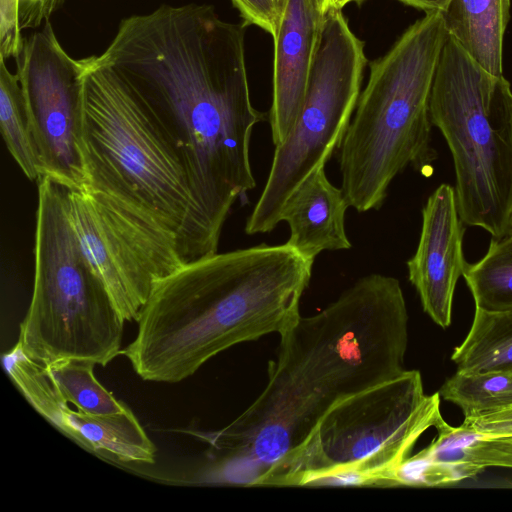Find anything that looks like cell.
Wrapping results in <instances>:
<instances>
[{"label": "cell", "mask_w": 512, "mask_h": 512, "mask_svg": "<svg viewBox=\"0 0 512 512\" xmlns=\"http://www.w3.org/2000/svg\"><path fill=\"white\" fill-rule=\"evenodd\" d=\"M318 2L323 12H325L328 0H318Z\"/></svg>", "instance_id": "cell-29"}, {"label": "cell", "mask_w": 512, "mask_h": 512, "mask_svg": "<svg viewBox=\"0 0 512 512\" xmlns=\"http://www.w3.org/2000/svg\"><path fill=\"white\" fill-rule=\"evenodd\" d=\"M3 362L30 405L83 449L115 463H154L155 445L130 408L111 416L73 410L55 391L44 366L26 357L17 344Z\"/></svg>", "instance_id": "cell-12"}, {"label": "cell", "mask_w": 512, "mask_h": 512, "mask_svg": "<svg viewBox=\"0 0 512 512\" xmlns=\"http://www.w3.org/2000/svg\"><path fill=\"white\" fill-rule=\"evenodd\" d=\"M69 216L125 321H137L155 285L186 264L173 238L99 192L69 189Z\"/></svg>", "instance_id": "cell-10"}, {"label": "cell", "mask_w": 512, "mask_h": 512, "mask_svg": "<svg viewBox=\"0 0 512 512\" xmlns=\"http://www.w3.org/2000/svg\"><path fill=\"white\" fill-rule=\"evenodd\" d=\"M95 365L90 361L65 359L43 366L60 398L77 410L98 416L124 413L129 407L96 379Z\"/></svg>", "instance_id": "cell-20"}, {"label": "cell", "mask_w": 512, "mask_h": 512, "mask_svg": "<svg viewBox=\"0 0 512 512\" xmlns=\"http://www.w3.org/2000/svg\"><path fill=\"white\" fill-rule=\"evenodd\" d=\"M245 27L221 19L208 4H163L121 20L106 50L95 56L176 144L218 241L234 203L256 186L250 139L267 118L250 98Z\"/></svg>", "instance_id": "cell-1"}, {"label": "cell", "mask_w": 512, "mask_h": 512, "mask_svg": "<svg viewBox=\"0 0 512 512\" xmlns=\"http://www.w3.org/2000/svg\"><path fill=\"white\" fill-rule=\"evenodd\" d=\"M451 360L461 373L512 371V309L475 307L470 330Z\"/></svg>", "instance_id": "cell-18"}, {"label": "cell", "mask_w": 512, "mask_h": 512, "mask_svg": "<svg viewBox=\"0 0 512 512\" xmlns=\"http://www.w3.org/2000/svg\"><path fill=\"white\" fill-rule=\"evenodd\" d=\"M348 207L342 189L329 181L325 165L320 166L298 185L282 209L280 219L290 229L287 243L314 260L323 251L349 249Z\"/></svg>", "instance_id": "cell-15"}, {"label": "cell", "mask_w": 512, "mask_h": 512, "mask_svg": "<svg viewBox=\"0 0 512 512\" xmlns=\"http://www.w3.org/2000/svg\"><path fill=\"white\" fill-rule=\"evenodd\" d=\"M463 277L476 308L512 309V235L492 238L486 254L476 263H467Z\"/></svg>", "instance_id": "cell-21"}, {"label": "cell", "mask_w": 512, "mask_h": 512, "mask_svg": "<svg viewBox=\"0 0 512 512\" xmlns=\"http://www.w3.org/2000/svg\"><path fill=\"white\" fill-rule=\"evenodd\" d=\"M82 190L99 192L173 238L187 264L218 251L182 156L148 107L95 56L82 59Z\"/></svg>", "instance_id": "cell-4"}, {"label": "cell", "mask_w": 512, "mask_h": 512, "mask_svg": "<svg viewBox=\"0 0 512 512\" xmlns=\"http://www.w3.org/2000/svg\"><path fill=\"white\" fill-rule=\"evenodd\" d=\"M511 0H448L440 11L448 36L482 68L502 76Z\"/></svg>", "instance_id": "cell-16"}, {"label": "cell", "mask_w": 512, "mask_h": 512, "mask_svg": "<svg viewBox=\"0 0 512 512\" xmlns=\"http://www.w3.org/2000/svg\"><path fill=\"white\" fill-rule=\"evenodd\" d=\"M246 25H255L274 37L288 0H231Z\"/></svg>", "instance_id": "cell-23"}, {"label": "cell", "mask_w": 512, "mask_h": 512, "mask_svg": "<svg viewBox=\"0 0 512 512\" xmlns=\"http://www.w3.org/2000/svg\"><path fill=\"white\" fill-rule=\"evenodd\" d=\"M34 286L17 345L41 365L79 359L106 366L121 354L124 318L86 258L69 216V188L38 181Z\"/></svg>", "instance_id": "cell-7"}, {"label": "cell", "mask_w": 512, "mask_h": 512, "mask_svg": "<svg viewBox=\"0 0 512 512\" xmlns=\"http://www.w3.org/2000/svg\"><path fill=\"white\" fill-rule=\"evenodd\" d=\"M440 396L463 412L464 418L512 406V371L457 372L439 390Z\"/></svg>", "instance_id": "cell-22"}, {"label": "cell", "mask_w": 512, "mask_h": 512, "mask_svg": "<svg viewBox=\"0 0 512 512\" xmlns=\"http://www.w3.org/2000/svg\"><path fill=\"white\" fill-rule=\"evenodd\" d=\"M437 437L420 453L446 470L453 483L487 467L512 468V433L485 434L464 424L453 427L443 419Z\"/></svg>", "instance_id": "cell-17"}, {"label": "cell", "mask_w": 512, "mask_h": 512, "mask_svg": "<svg viewBox=\"0 0 512 512\" xmlns=\"http://www.w3.org/2000/svg\"><path fill=\"white\" fill-rule=\"evenodd\" d=\"M367 59L364 42L342 9L323 13L304 102L287 138L275 146L266 183L245 224L248 235L267 233L298 185L339 149L360 96Z\"/></svg>", "instance_id": "cell-9"}, {"label": "cell", "mask_w": 512, "mask_h": 512, "mask_svg": "<svg viewBox=\"0 0 512 512\" xmlns=\"http://www.w3.org/2000/svg\"><path fill=\"white\" fill-rule=\"evenodd\" d=\"M279 336L259 396L230 424L203 436L226 461L254 468L253 480L298 446L334 404L406 370L408 312L400 282L364 276Z\"/></svg>", "instance_id": "cell-2"}, {"label": "cell", "mask_w": 512, "mask_h": 512, "mask_svg": "<svg viewBox=\"0 0 512 512\" xmlns=\"http://www.w3.org/2000/svg\"><path fill=\"white\" fill-rule=\"evenodd\" d=\"M442 420L439 392L427 395L420 372L405 370L334 404L249 485L396 486L418 439Z\"/></svg>", "instance_id": "cell-6"}, {"label": "cell", "mask_w": 512, "mask_h": 512, "mask_svg": "<svg viewBox=\"0 0 512 512\" xmlns=\"http://www.w3.org/2000/svg\"><path fill=\"white\" fill-rule=\"evenodd\" d=\"M314 261L286 242L187 263L155 285L121 354L141 379L178 383L234 345L280 334L300 316Z\"/></svg>", "instance_id": "cell-3"}, {"label": "cell", "mask_w": 512, "mask_h": 512, "mask_svg": "<svg viewBox=\"0 0 512 512\" xmlns=\"http://www.w3.org/2000/svg\"><path fill=\"white\" fill-rule=\"evenodd\" d=\"M406 5L412 6L426 12L441 11L448 0H398Z\"/></svg>", "instance_id": "cell-27"}, {"label": "cell", "mask_w": 512, "mask_h": 512, "mask_svg": "<svg viewBox=\"0 0 512 512\" xmlns=\"http://www.w3.org/2000/svg\"><path fill=\"white\" fill-rule=\"evenodd\" d=\"M18 0H0V57L17 59L23 49L24 37L18 27Z\"/></svg>", "instance_id": "cell-24"}, {"label": "cell", "mask_w": 512, "mask_h": 512, "mask_svg": "<svg viewBox=\"0 0 512 512\" xmlns=\"http://www.w3.org/2000/svg\"><path fill=\"white\" fill-rule=\"evenodd\" d=\"M430 116L451 151L460 218L492 238L512 235V89L448 36Z\"/></svg>", "instance_id": "cell-8"}, {"label": "cell", "mask_w": 512, "mask_h": 512, "mask_svg": "<svg viewBox=\"0 0 512 512\" xmlns=\"http://www.w3.org/2000/svg\"><path fill=\"white\" fill-rule=\"evenodd\" d=\"M0 128L11 156L31 181L43 176L17 73L0 57Z\"/></svg>", "instance_id": "cell-19"}, {"label": "cell", "mask_w": 512, "mask_h": 512, "mask_svg": "<svg viewBox=\"0 0 512 512\" xmlns=\"http://www.w3.org/2000/svg\"><path fill=\"white\" fill-rule=\"evenodd\" d=\"M318 0H288L274 41L272 142L289 135L302 108L323 17Z\"/></svg>", "instance_id": "cell-14"}, {"label": "cell", "mask_w": 512, "mask_h": 512, "mask_svg": "<svg viewBox=\"0 0 512 512\" xmlns=\"http://www.w3.org/2000/svg\"><path fill=\"white\" fill-rule=\"evenodd\" d=\"M465 426L485 434L512 433V406L500 411L464 418Z\"/></svg>", "instance_id": "cell-26"}, {"label": "cell", "mask_w": 512, "mask_h": 512, "mask_svg": "<svg viewBox=\"0 0 512 512\" xmlns=\"http://www.w3.org/2000/svg\"><path fill=\"white\" fill-rule=\"evenodd\" d=\"M17 61L31 132L43 176L82 190L85 174L79 148L83 105L82 59L72 58L49 21L24 38Z\"/></svg>", "instance_id": "cell-11"}, {"label": "cell", "mask_w": 512, "mask_h": 512, "mask_svg": "<svg viewBox=\"0 0 512 512\" xmlns=\"http://www.w3.org/2000/svg\"><path fill=\"white\" fill-rule=\"evenodd\" d=\"M359 1H361V0H328L326 10L330 9V8L342 9L344 6H346L349 3L359 2Z\"/></svg>", "instance_id": "cell-28"}, {"label": "cell", "mask_w": 512, "mask_h": 512, "mask_svg": "<svg viewBox=\"0 0 512 512\" xmlns=\"http://www.w3.org/2000/svg\"><path fill=\"white\" fill-rule=\"evenodd\" d=\"M455 189L441 184L422 210V226L415 254L407 261L408 278L423 310L441 328L451 325L452 305L458 279L466 262Z\"/></svg>", "instance_id": "cell-13"}, {"label": "cell", "mask_w": 512, "mask_h": 512, "mask_svg": "<svg viewBox=\"0 0 512 512\" xmlns=\"http://www.w3.org/2000/svg\"><path fill=\"white\" fill-rule=\"evenodd\" d=\"M447 38L441 13L426 12L369 64L367 84L338 149L341 189L358 212L378 210L393 179L407 167L433 173L430 98Z\"/></svg>", "instance_id": "cell-5"}, {"label": "cell", "mask_w": 512, "mask_h": 512, "mask_svg": "<svg viewBox=\"0 0 512 512\" xmlns=\"http://www.w3.org/2000/svg\"><path fill=\"white\" fill-rule=\"evenodd\" d=\"M64 0H18V27L22 32L37 28L49 21L51 15L63 4Z\"/></svg>", "instance_id": "cell-25"}]
</instances>
